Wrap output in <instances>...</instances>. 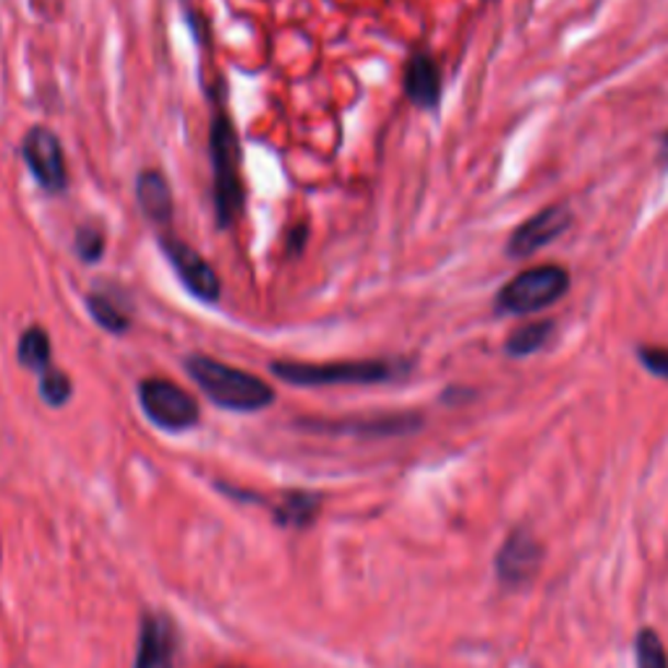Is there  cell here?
Instances as JSON below:
<instances>
[{
  "label": "cell",
  "mask_w": 668,
  "mask_h": 668,
  "mask_svg": "<svg viewBox=\"0 0 668 668\" xmlns=\"http://www.w3.org/2000/svg\"><path fill=\"white\" fill-rule=\"evenodd\" d=\"M186 373L209 402L230 413H258L275 402V390L254 373L241 371L201 353L186 358Z\"/></svg>",
  "instance_id": "6da1fadb"
},
{
  "label": "cell",
  "mask_w": 668,
  "mask_h": 668,
  "mask_svg": "<svg viewBox=\"0 0 668 668\" xmlns=\"http://www.w3.org/2000/svg\"><path fill=\"white\" fill-rule=\"evenodd\" d=\"M209 157H212V199L217 228H233L238 215L243 212L245 188L241 178V139L235 123L224 111H217L209 126Z\"/></svg>",
  "instance_id": "7a4b0ae2"
},
{
  "label": "cell",
  "mask_w": 668,
  "mask_h": 668,
  "mask_svg": "<svg viewBox=\"0 0 668 668\" xmlns=\"http://www.w3.org/2000/svg\"><path fill=\"white\" fill-rule=\"evenodd\" d=\"M272 373L292 387H337V384H387L411 373V364L402 358H364L334 360V364H298L275 360Z\"/></svg>",
  "instance_id": "3957f363"
},
{
  "label": "cell",
  "mask_w": 668,
  "mask_h": 668,
  "mask_svg": "<svg viewBox=\"0 0 668 668\" xmlns=\"http://www.w3.org/2000/svg\"><path fill=\"white\" fill-rule=\"evenodd\" d=\"M569 275L556 264L530 267L509 279L496 296V311L507 316H528V313L543 311L554 306L558 298L567 296Z\"/></svg>",
  "instance_id": "277c9868"
},
{
  "label": "cell",
  "mask_w": 668,
  "mask_h": 668,
  "mask_svg": "<svg viewBox=\"0 0 668 668\" xmlns=\"http://www.w3.org/2000/svg\"><path fill=\"white\" fill-rule=\"evenodd\" d=\"M139 405L157 428L168 434H183L199 424V402L170 379H145L139 384Z\"/></svg>",
  "instance_id": "5b68a950"
},
{
  "label": "cell",
  "mask_w": 668,
  "mask_h": 668,
  "mask_svg": "<svg viewBox=\"0 0 668 668\" xmlns=\"http://www.w3.org/2000/svg\"><path fill=\"white\" fill-rule=\"evenodd\" d=\"M298 428L311 434L358 436V439H390V436L415 434L424 426L418 413H384V415H350V418H301Z\"/></svg>",
  "instance_id": "8992f818"
},
{
  "label": "cell",
  "mask_w": 668,
  "mask_h": 668,
  "mask_svg": "<svg viewBox=\"0 0 668 668\" xmlns=\"http://www.w3.org/2000/svg\"><path fill=\"white\" fill-rule=\"evenodd\" d=\"M160 249L168 256L170 267L175 269V275L181 277L183 288L191 296L199 298L204 303H217L222 296V283L212 269V264L204 258L199 251L191 249L186 241L175 235H160Z\"/></svg>",
  "instance_id": "52a82bcc"
},
{
  "label": "cell",
  "mask_w": 668,
  "mask_h": 668,
  "mask_svg": "<svg viewBox=\"0 0 668 668\" xmlns=\"http://www.w3.org/2000/svg\"><path fill=\"white\" fill-rule=\"evenodd\" d=\"M22 154L34 181L39 183V188H45L47 194H64L68 188V165L64 145H60V139L50 128H30V134L24 136Z\"/></svg>",
  "instance_id": "ba28073f"
},
{
  "label": "cell",
  "mask_w": 668,
  "mask_h": 668,
  "mask_svg": "<svg viewBox=\"0 0 668 668\" xmlns=\"http://www.w3.org/2000/svg\"><path fill=\"white\" fill-rule=\"evenodd\" d=\"M543 549L528 528H517L496 551L494 569L504 588H522L541 569Z\"/></svg>",
  "instance_id": "9c48e42d"
},
{
  "label": "cell",
  "mask_w": 668,
  "mask_h": 668,
  "mask_svg": "<svg viewBox=\"0 0 668 668\" xmlns=\"http://www.w3.org/2000/svg\"><path fill=\"white\" fill-rule=\"evenodd\" d=\"M178 656V630L168 613L147 611L139 624L134 668H175Z\"/></svg>",
  "instance_id": "30bf717a"
},
{
  "label": "cell",
  "mask_w": 668,
  "mask_h": 668,
  "mask_svg": "<svg viewBox=\"0 0 668 668\" xmlns=\"http://www.w3.org/2000/svg\"><path fill=\"white\" fill-rule=\"evenodd\" d=\"M572 224V212L564 204H551V207L541 209L530 217L528 222H522L515 230L512 238L507 243V254L512 258H528L535 251H541L543 245L554 243L558 235L567 233Z\"/></svg>",
  "instance_id": "8fae6325"
},
{
  "label": "cell",
  "mask_w": 668,
  "mask_h": 668,
  "mask_svg": "<svg viewBox=\"0 0 668 668\" xmlns=\"http://www.w3.org/2000/svg\"><path fill=\"white\" fill-rule=\"evenodd\" d=\"M405 94L421 111H436L441 100V73L428 53H415L405 66Z\"/></svg>",
  "instance_id": "7c38bea8"
},
{
  "label": "cell",
  "mask_w": 668,
  "mask_h": 668,
  "mask_svg": "<svg viewBox=\"0 0 668 668\" xmlns=\"http://www.w3.org/2000/svg\"><path fill=\"white\" fill-rule=\"evenodd\" d=\"M136 201H139L141 212L157 224H168L175 215V201L170 183L160 170H141L136 178Z\"/></svg>",
  "instance_id": "4fadbf2b"
},
{
  "label": "cell",
  "mask_w": 668,
  "mask_h": 668,
  "mask_svg": "<svg viewBox=\"0 0 668 668\" xmlns=\"http://www.w3.org/2000/svg\"><path fill=\"white\" fill-rule=\"evenodd\" d=\"M319 512H322V496L301 488L285 491V494L272 504V517H275L279 528L303 530L313 525Z\"/></svg>",
  "instance_id": "5bb4252c"
},
{
  "label": "cell",
  "mask_w": 668,
  "mask_h": 668,
  "mask_svg": "<svg viewBox=\"0 0 668 668\" xmlns=\"http://www.w3.org/2000/svg\"><path fill=\"white\" fill-rule=\"evenodd\" d=\"M16 356L24 368H30V371L43 377L47 368H53L50 334H47L43 326H30V330H24L22 337H19Z\"/></svg>",
  "instance_id": "9a60e30c"
},
{
  "label": "cell",
  "mask_w": 668,
  "mask_h": 668,
  "mask_svg": "<svg viewBox=\"0 0 668 668\" xmlns=\"http://www.w3.org/2000/svg\"><path fill=\"white\" fill-rule=\"evenodd\" d=\"M554 332H556L554 322L522 324V326H517L512 334H509L504 350H507V356H512V358H528V356H533V353L543 350V347L551 343V337H554Z\"/></svg>",
  "instance_id": "2e32d148"
},
{
  "label": "cell",
  "mask_w": 668,
  "mask_h": 668,
  "mask_svg": "<svg viewBox=\"0 0 668 668\" xmlns=\"http://www.w3.org/2000/svg\"><path fill=\"white\" fill-rule=\"evenodd\" d=\"M87 311H90V316L102 330L111 334H126L134 326L131 313L123 309L118 301H113L111 296H102V292H90L87 296Z\"/></svg>",
  "instance_id": "e0dca14e"
},
{
  "label": "cell",
  "mask_w": 668,
  "mask_h": 668,
  "mask_svg": "<svg viewBox=\"0 0 668 668\" xmlns=\"http://www.w3.org/2000/svg\"><path fill=\"white\" fill-rule=\"evenodd\" d=\"M73 394V381L68 379L66 371L60 368H47V371L39 377V398L45 400V405L50 407H64Z\"/></svg>",
  "instance_id": "ac0fdd59"
},
{
  "label": "cell",
  "mask_w": 668,
  "mask_h": 668,
  "mask_svg": "<svg viewBox=\"0 0 668 668\" xmlns=\"http://www.w3.org/2000/svg\"><path fill=\"white\" fill-rule=\"evenodd\" d=\"M637 668H668L666 647L653 630H640L635 640Z\"/></svg>",
  "instance_id": "d6986e66"
},
{
  "label": "cell",
  "mask_w": 668,
  "mask_h": 668,
  "mask_svg": "<svg viewBox=\"0 0 668 668\" xmlns=\"http://www.w3.org/2000/svg\"><path fill=\"white\" fill-rule=\"evenodd\" d=\"M73 251L84 264L100 262L102 254H105V235L92 224H81L77 235H73Z\"/></svg>",
  "instance_id": "ffe728a7"
},
{
  "label": "cell",
  "mask_w": 668,
  "mask_h": 668,
  "mask_svg": "<svg viewBox=\"0 0 668 668\" xmlns=\"http://www.w3.org/2000/svg\"><path fill=\"white\" fill-rule=\"evenodd\" d=\"M640 364H643L653 377L668 381V347H656V345H643L637 350Z\"/></svg>",
  "instance_id": "44dd1931"
},
{
  "label": "cell",
  "mask_w": 668,
  "mask_h": 668,
  "mask_svg": "<svg viewBox=\"0 0 668 668\" xmlns=\"http://www.w3.org/2000/svg\"><path fill=\"white\" fill-rule=\"evenodd\" d=\"M306 243H309V224L306 222H296L292 228L285 233V258H298L303 256L306 251Z\"/></svg>",
  "instance_id": "7402d4cb"
},
{
  "label": "cell",
  "mask_w": 668,
  "mask_h": 668,
  "mask_svg": "<svg viewBox=\"0 0 668 668\" xmlns=\"http://www.w3.org/2000/svg\"><path fill=\"white\" fill-rule=\"evenodd\" d=\"M660 160L668 165V134L664 136V141H660Z\"/></svg>",
  "instance_id": "603a6c76"
}]
</instances>
